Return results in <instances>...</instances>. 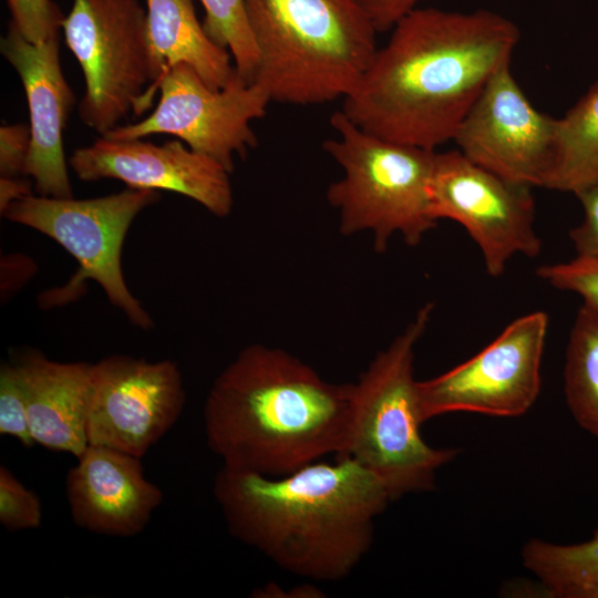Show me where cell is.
<instances>
[{
	"label": "cell",
	"instance_id": "6da1fadb",
	"mask_svg": "<svg viewBox=\"0 0 598 598\" xmlns=\"http://www.w3.org/2000/svg\"><path fill=\"white\" fill-rule=\"evenodd\" d=\"M390 31L340 111L367 133L432 151L454 138L520 37L512 20L485 9L417 7Z\"/></svg>",
	"mask_w": 598,
	"mask_h": 598
},
{
	"label": "cell",
	"instance_id": "7a4b0ae2",
	"mask_svg": "<svg viewBox=\"0 0 598 598\" xmlns=\"http://www.w3.org/2000/svg\"><path fill=\"white\" fill-rule=\"evenodd\" d=\"M214 497L229 533L279 568L318 581L349 576L369 551L374 520L392 501L349 456L270 477L223 466Z\"/></svg>",
	"mask_w": 598,
	"mask_h": 598
},
{
	"label": "cell",
	"instance_id": "3957f363",
	"mask_svg": "<svg viewBox=\"0 0 598 598\" xmlns=\"http://www.w3.org/2000/svg\"><path fill=\"white\" fill-rule=\"evenodd\" d=\"M352 383L336 384L280 348L245 347L214 380L204 404L208 447L223 466L278 477L348 440Z\"/></svg>",
	"mask_w": 598,
	"mask_h": 598
},
{
	"label": "cell",
	"instance_id": "277c9868",
	"mask_svg": "<svg viewBox=\"0 0 598 598\" xmlns=\"http://www.w3.org/2000/svg\"><path fill=\"white\" fill-rule=\"evenodd\" d=\"M258 50L255 76L271 102L344 99L377 50V29L355 0H244Z\"/></svg>",
	"mask_w": 598,
	"mask_h": 598
},
{
	"label": "cell",
	"instance_id": "5b68a950",
	"mask_svg": "<svg viewBox=\"0 0 598 598\" xmlns=\"http://www.w3.org/2000/svg\"><path fill=\"white\" fill-rule=\"evenodd\" d=\"M433 308L431 302L424 305L352 383L348 440L339 456H349L372 472L392 501L432 489L437 471L457 454L453 448L430 446L420 433L414 350Z\"/></svg>",
	"mask_w": 598,
	"mask_h": 598
},
{
	"label": "cell",
	"instance_id": "8992f818",
	"mask_svg": "<svg viewBox=\"0 0 598 598\" xmlns=\"http://www.w3.org/2000/svg\"><path fill=\"white\" fill-rule=\"evenodd\" d=\"M330 124L337 137L322 147L343 176L329 185L327 200L338 212L340 233L371 231L377 252L386 250L394 234L409 246L420 244L437 225L429 196L436 152L367 133L341 111Z\"/></svg>",
	"mask_w": 598,
	"mask_h": 598
},
{
	"label": "cell",
	"instance_id": "52a82bcc",
	"mask_svg": "<svg viewBox=\"0 0 598 598\" xmlns=\"http://www.w3.org/2000/svg\"><path fill=\"white\" fill-rule=\"evenodd\" d=\"M62 31L84 78L83 124L102 136L151 107L166 69L138 0H73Z\"/></svg>",
	"mask_w": 598,
	"mask_h": 598
},
{
	"label": "cell",
	"instance_id": "ba28073f",
	"mask_svg": "<svg viewBox=\"0 0 598 598\" xmlns=\"http://www.w3.org/2000/svg\"><path fill=\"white\" fill-rule=\"evenodd\" d=\"M159 199L158 190L131 187L87 199L32 194L10 204L2 216L47 235L76 259L78 271L60 293L76 291L93 279L133 326L147 330L153 319L126 286L121 257L135 217Z\"/></svg>",
	"mask_w": 598,
	"mask_h": 598
},
{
	"label": "cell",
	"instance_id": "9c48e42d",
	"mask_svg": "<svg viewBox=\"0 0 598 598\" xmlns=\"http://www.w3.org/2000/svg\"><path fill=\"white\" fill-rule=\"evenodd\" d=\"M158 91V103L147 117L118 125L102 136L134 140L169 134L230 174L235 155L245 158L257 146L251 122L264 117L271 102L260 84L246 82L237 71L224 87L214 90L184 63L166 70Z\"/></svg>",
	"mask_w": 598,
	"mask_h": 598
},
{
	"label": "cell",
	"instance_id": "30bf717a",
	"mask_svg": "<svg viewBox=\"0 0 598 598\" xmlns=\"http://www.w3.org/2000/svg\"><path fill=\"white\" fill-rule=\"evenodd\" d=\"M548 316L535 311L511 322L467 361L417 381L421 421L452 412L499 417L526 413L540 391V367Z\"/></svg>",
	"mask_w": 598,
	"mask_h": 598
},
{
	"label": "cell",
	"instance_id": "8fae6325",
	"mask_svg": "<svg viewBox=\"0 0 598 598\" xmlns=\"http://www.w3.org/2000/svg\"><path fill=\"white\" fill-rule=\"evenodd\" d=\"M530 188L497 176L460 151L436 153L429 183L431 213L436 220L461 224L480 247L486 272L498 277L513 256L540 252Z\"/></svg>",
	"mask_w": 598,
	"mask_h": 598
},
{
	"label": "cell",
	"instance_id": "7c38bea8",
	"mask_svg": "<svg viewBox=\"0 0 598 598\" xmlns=\"http://www.w3.org/2000/svg\"><path fill=\"white\" fill-rule=\"evenodd\" d=\"M185 400L175 362L125 354L103 358L92 363L87 442L141 458L176 423Z\"/></svg>",
	"mask_w": 598,
	"mask_h": 598
},
{
	"label": "cell",
	"instance_id": "4fadbf2b",
	"mask_svg": "<svg viewBox=\"0 0 598 598\" xmlns=\"http://www.w3.org/2000/svg\"><path fill=\"white\" fill-rule=\"evenodd\" d=\"M509 65L488 81L453 141L465 157L497 176L548 188L557 158L558 118L532 105Z\"/></svg>",
	"mask_w": 598,
	"mask_h": 598
},
{
	"label": "cell",
	"instance_id": "5bb4252c",
	"mask_svg": "<svg viewBox=\"0 0 598 598\" xmlns=\"http://www.w3.org/2000/svg\"><path fill=\"white\" fill-rule=\"evenodd\" d=\"M69 165L83 182L113 178L131 188L178 193L217 217H226L233 209L230 173L181 140L157 145L142 138L100 136L74 150Z\"/></svg>",
	"mask_w": 598,
	"mask_h": 598
},
{
	"label": "cell",
	"instance_id": "9a60e30c",
	"mask_svg": "<svg viewBox=\"0 0 598 598\" xmlns=\"http://www.w3.org/2000/svg\"><path fill=\"white\" fill-rule=\"evenodd\" d=\"M0 51L17 71L25 92L31 143L24 176L40 196L73 197L63 150V131L75 103L60 62V37L27 41L9 24Z\"/></svg>",
	"mask_w": 598,
	"mask_h": 598
},
{
	"label": "cell",
	"instance_id": "2e32d148",
	"mask_svg": "<svg viewBox=\"0 0 598 598\" xmlns=\"http://www.w3.org/2000/svg\"><path fill=\"white\" fill-rule=\"evenodd\" d=\"M65 477V496L74 524L90 533L130 537L140 534L163 501L143 472L141 458L90 445Z\"/></svg>",
	"mask_w": 598,
	"mask_h": 598
},
{
	"label": "cell",
	"instance_id": "e0dca14e",
	"mask_svg": "<svg viewBox=\"0 0 598 598\" xmlns=\"http://www.w3.org/2000/svg\"><path fill=\"white\" fill-rule=\"evenodd\" d=\"M16 362L22 374L34 443L80 457L89 446L92 363L58 362L35 350L21 353Z\"/></svg>",
	"mask_w": 598,
	"mask_h": 598
},
{
	"label": "cell",
	"instance_id": "ac0fdd59",
	"mask_svg": "<svg viewBox=\"0 0 598 598\" xmlns=\"http://www.w3.org/2000/svg\"><path fill=\"white\" fill-rule=\"evenodd\" d=\"M146 7L151 43L166 70L184 63L214 90L228 83L233 56L208 38L193 0H146Z\"/></svg>",
	"mask_w": 598,
	"mask_h": 598
},
{
	"label": "cell",
	"instance_id": "d6986e66",
	"mask_svg": "<svg viewBox=\"0 0 598 598\" xmlns=\"http://www.w3.org/2000/svg\"><path fill=\"white\" fill-rule=\"evenodd\" d=\"M598 178V80L558 118L557 158L548 188L576 193Z\"/></svg>",
	"mask_w": 598,
	"mask_h": 598
},
{
	"label": "cell",
	"instance_id": "ffe728a7",
	"mask_svg": "<svg viewBox=\"0 0 598 598\" xmlns=\"http://www.w3.org/2000/svg\"><path fill=\"white\" fill-rule=\"evenodd\" d=\"M564 393L577 424L598 439V308L586 302L569 332Z\"/></svg>",
	"mask_w": 598,
	"mask_h": 598
},
{
	"label": "cell",
	"instance_id": "44dd1931",
	"mask_svg": "<svg viewBox=\"0 0 598 598\" xmlns=\"http://www.w3.org/2000/svg\"><path fill=\"white\" fill-rule=\"evenodd\" d=\"M522 560L553 597L576 598L598 585V526L591 538L577 544H555L530 539L522 549Z\"/></svg>",
	"mask_w": 598,
	"mask_h": 598
},
{
	"label": "cell",
	"instance_id": "7402d4cb",
	"mask_svg": "<svg viewBox=\"0 0 598 598\" xmlns=\"http://www.w3.org/2000/svg\"><path fill=\"white\" fill-rule=\"evenodd\" d=\"M208 38L230 52L237 73L248 83L255 81L258 50L249 27L244 0H200Z\"/></svg>",
	"mask_w": 598,
	"mask_h": 598
},
{
	"label": "cell",
	"instance_id": "603a6c76",
	"mask_svg": "<svg viewBox=\"0 0 598 598\" xmlns=\"http://www.w3.org/2000/svg\"><path fill=\"white\" fill-rule=\"evenodd\" d=\"M0 434L28 447L34 444L22 374L16 361L3 362L0 368Z\"/></svg>",
	"mask_w": 598,
	"mask_h": 598
},
{
	"label": "cell",
	"instance_id": "cb8c5ba5",
	"mask_svg": "<svg viewBox=\"0 0 598 598\" xmlns=\"http://www.w3.org/2000/svg\"><path fill=\"white\" fill-rule=\"evenodd\" d=\"M42 523L39 496L4 465L0 466V524L10 532L34 529Z\"/></svg>",
	"mask_w": 598,
	"mask_h": 598
},
{
	"label": "cell",
	"instance_id": "d4e9b609",
	"mask_svg": "<svg viewBox=\"0 0 598 598\" xmlns=\"http://www.w3.org/2000/svg\"><path fill=\"white\" fill-rule=\"evenodd\" d=\"M12 25L27 41L41 43L60 37L65 18L52 0H7Z\"/></svg>",
	"mask_w": 598,
	"mask_h": 598
},
{
	"label": "cell",
	"instance_id": "484cf974",
	"mask_svg": "<svg viewBox=\"0 0 598 598\" xmlns=\"http://www.w3.org/2000/svg\"><path fill=\"white\" fill-rule=\"evenodd\" d=\"M537 275L556 289L577 293L584 302L598 308V257L576 256L567 262L545 265Z\"/></svg>",
	"mask_w": 598,
	"mask_h": 598
},
{
	"label": "cell",
	"instance_id": "4316f807",
	"mask_svg": "<svg viewBox=\"0 0 598 598\" xmlns=\"http://www.w3.org/2000/svg\"><path fill=\"white\" fill-rule=\"evenodd\" d=\"M584 218L573 228L569 238L579 257H598V178L575 193Z\"/></svg>",
	"mask_w": 598,
	"mask_h": 598
},
{
	"label": "cell",
	"instance_id": "83f0119b",
	"mask_svg": "<svg viewBox=\"0 0 598 598\" xmlns=\"http://www.w3.org/2000/svg\"><path fill=\"white\" fill-rule=\"evenodd\" d=\"M30 126L24 123L6 124L0 127V176H24L30 151Z\"/></svg>",
	"mask_w": 598,
	"mask_h": 598
},
{
	"label": "cell",
	"instance_id": "f1b7e54d",
	"mask_svg": "<svg viewBox=\"0 0 598 598\" xmlns=\"http://www.w3.org/2000/svg\"><path fill=\"white\" fill-rule=\"evenodd\" d=\"M378 33L390 31L395 23L426 0H355Z\"/></svg>",
	"mask_w": 598,
	"mask_h": 598
},
{
	"label": "cell",
	"instance_id": "f546056e",
	"mask_svg": "<svg viewBox=\"0 0 598 598\" xmlns=\"http://www.w3.org/2000/svg\"><path fill=\"white\" fill-rule=\"evenodd\" d=\"M37 272L32 258L23 254H9L1 258V299L7 301Z\"/></svg>",
	"mask_w": 598,
	"mask_h": 598
},
{
	"label": "cell",
	"instance_id": "4dcf8cb0",
	"mask_svg": "<svg viewBox=\"0 0 598 598\" xmlns=\"http://www.w3.org/2000/svg\"><path fill=\"white\" fill-rule=\"evenodd\" d=\"M32 182L25 176L1 177L0 176V212L1 214L13 202L32 195Z\"/></svg>",
	"mask_w": 598,
	"mask_h": 598
}]
</instances>
